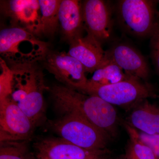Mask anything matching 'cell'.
<instances>
[{"label":"cell","mask_w":159,"mask_h":159,"mask_svg":"<svg viewBox=\"0 0 159 159\" xmlns=\"http://www.w3.org/2000/svg\"><path fill=\"white\" fill-rule=\"evenodd\" d=\"M93 74L82 92L88 89L114 84L131 77L125 74L116 64L106 57Z\"/></svg>","instance_id":"16"},{"label":"cell","mask_w":159,"mask_h":159,"mask_svg":"<svg viewBox=\"0 0 159 159\" xmlns=\"http://www.w3.org/2000/svg\"><path fill=\"white\" fill-rule=\"evenodd\" d=\"M0 159H33L27 141L0 142Z\"/></svg>","instance_id":"19"},{"label":"cell","mask_w":159,"mask_h":159,"mask_svg":"<svg viewBox=\"0 0 159 159\" xmlns=\"http://www.w3.org/2000/svg\"><path fill=\"white\" fill-rule=\"evenodd\" d=\"M48 91L54 108L61 116L77 114L110 136H116L118 116L113 105L97 96L84 93L62 84H54Z\"/></svg>","instance_id":"1"},{"label":"cell","mask_w":159,"mask_h":159,"mask_svg":"<svg viewBox=\"0 0 159 159\" xmlns=\"http://www.w3.org/2000/svg\"><path fill=\"white\" fill-rule=\"evenodd\" d=\"M85 30V35L81 34L70 43L67 53L82 64L86 73H93L105 59L106 51L101 43Z\"/></svg>","instance_id":"13"},{"label":"cell","mask_w":159,"mask_h":159,"mask_svg":"<svg viewBox=\"0 0 159 159\" xmlns=\"http://www.w3.org/2000/svg\"><path fill=\"white\" fill-rule=\"evenodd\" d=\"M44 67L66 86L82 92L88 79L82 64L64 52L49 51L42 60Z\"/></svg>","instance_id":"7"},{"label":"cell","mask_w":159,"mask_h":159,"mask_svg":"<svg viewBox=\"0 0 159 159\" xmlns=\"http://www.w3.org/2000/svg\"></svg>","instance_id":"24"},{"label":"cell","mask_w":159,"mask_h":159,"mask_svg":"<svg viewBox=\"0 0 159 159\" xmlns=\"http://www.w3.org/2000/svg\"><path fill=\"white\" fill-rule=\"evenodd\" d=\"M0 75V100L6 99L10 93L12 71L9 66L2 58H1Z\"/></svg>","instance_id":"20"},{"label":"cell","mask_w":159,"mask_h":159,"mask_svg":"<svg viewBox=\"0 0 159 159\" xmlns=\"http://www.w3.org/2000/svg\"><path fill=\"white\" fill-rule=\"evenodd\" d=\"M150 46L152 59L159 74V29L151 38Z\"/></svg>","instance_id":"22"},{"label":"cell","mask_w":159,"mask_h":159,"mask_svg":"<svg viewBox=\"0 0 159 159\" xmlns=\"http://www.w3.org/2000/svg\"><path fill=\"white\" fill-rule=\"evenodd\" d=\"M116 9L119 25L131 35L151 38L159 29L156 1L121 0Z\"/></svg>","instance_id":"4"},{"label":"cell","mask_w":159,"mask_h":159,"mask_svg":"<svg viewBox=\"0 0 159 159\" xmlns=\"http://www.w3.org/2000/svg\"><path fill=\"white\" fill-rule=\"evenodd\" d=\"M48 51L47 43L25 29L12 26L0 32V53L10 66L34 63Z\"/></svg>","instance_id":"3"},{"label":"cell","mask_w":159,"mask_h":159,"mask_svg":"<svg viewBox=\"0 0 159 159\" xmlns=\"http://www.w3.org/2000/svg\"><path fill=\"white\" fill-rule=\"evenodd\" d=\"M82 93L95 95L112 105L128 109L134 108L148 98L157 97L151 84L133 77L111 85L86 89Z\"/></svg>","instance_id":"6"},{"label":"cell","mask_w":159,"mask_h":159,"mask_svg":"<svg viewBox=\"0 0 159 159\" xmlns=\"http://www.w3.org/2000/svg\"><path fill=\"white\" fill-rule=\"evenodd\" d=\"M84 29L101 43L111 34L112 10L108 2L87 0L81 2Z\"/></svg>","instance_id":"11"},{"label":"cell","mask_w":159,"mask_h":159,"mask_svg":"<svg viewBox=\"0 0 159 159\" xmlns=\"http://www.w3.org/2000/svg\"><path fill=\"white\" fill-rule=\"evenodd\" d=\"M104 155H103L100 156L96 158L95 159H106L105 157H104Z\"/></svg>","instance_id":"23"},{"label":"cell","mask_w":159,"mask_h":159,"mask_svg":"<svg viewBox=\"0 0 159 159\" xmlns=\"http://www.w3.org/2000/svg\"><path fill=\"white\" fill-rule=\"evenodd\" d=\"M60 138L87 150H106L110 136L83 117L75 114L61 116L48 122Z\"/></svg>","instance_id":"5"},{"label":"cell","mask_w":159,"mask_h":159,"mask_svg":"<svg viewBox=\"0 0 159 159\" xmlns=\"http://www.w3.org/2000/svg\"><path fill=\"white\" fill-rule=\"evenodd\" d=\"M137 134L140 141L151 149L156 159H159V134H149L141 131H137Z\"/></svg>","instance_id":"21"},{"label":"cell","mask_w":159,"mask_h":159,"mask_svg":"<svg viewBox=\"0 0 159 159\" xmlns=\"http://www.w3.org/2000/svg\"><path fill=\"white\" fill-rule=\"evenodd\" d=\"M105 57L116 64L128 76L144 81L149 77L150 70L147 61L129 44L119 43L114 45L106 51Z\"/></svg>","instance_id":"12"},{"label":"cell","mask_w":159,"mask_h":159,"mask_svg":"<svg viewBox=\"0 0 159 159\" xmlns=\"http://www.w3.org/2000/svg\"><path fill=\"white\" fill-rule=\"evenodd\" d=\"M58 20L62 33L69 43L83 34L84 25L81 2L76 0H61Z\"/></svg>","instance_id":"14"},{"label":"cell","mask_w":159,"mask_h":159,"mask_svg":"<svg viewBox=\"0 0 159 159\" xmlns=\"http://www.w3.org/2000/svg\"><path fill=\"white\" fill-rule=\"evenodd\" d=\"M35 126L22 110L9 98L0 100V142L28 141Z\"/></svg>","instance_id":"8"},{"label":"cell","mask_w":159,"mask_h":159,"mask_svg":"<svg viewBox=\"0 0 159 159\" xmlns=\"http://www.w3.org/2000/svg\"><path fill=\"white\" fill-rule=\"evenodd\" d=\"M34 146L38 159H95L106 153L80 148L60 137L39 139Z\"/></svg>","instance_id":"9"},{"label":"cell","mask_w":159,"mask_h":159,"mask_svg":"<svg viewBox=\"0 0 159 159\" xmlns=\"http://www.w3.org/2000/svg\"><path fill=\"white\" fill-rule=\"evenodd\" d=\"M1 10L13 27L34 35L41 34V12L39 0H10L1 2Z\"/></svg>","instance_id":"10"},{"label":"cell","mask_w":159,"mask_h":159,"mask_svg":"<svg viewBox=\"0 0 159 159\" xmlns=\"http://www.w3.org/2000/svg\"><path fill=\"white\" fill-rule=\"evenodd\" d=\"M125 126L129 138L125 149V159H156L151 149L140 141L136 129L126 123Z\"/></svg>","instance_id":"18"},{"label":"cell","mask_w":159,"mask_h":159,"mask_svg":"<svg viewBox=\"0 0 159 159\" xmlns=\"http://www.w3.org/2000/svg\"><path fill=\"white\" fill-rule=\"evenodd\" d=\"M9 66L12 77L7 98L19 107L36 126L44 114L43 93L49 88L46 85L42 70L36 63Z\"/></svg>","instance_id":"2"},{"label":"cell","mask_w":159,"mask_h":159,"mask_svg":"<svg viewBox=\"0 0 159 159\" xmlns=\"http://www.w3.org/2000/svg\"><path fill=\"white\" fill-rule=\"evenodd\" d=\"M127 123L135 129L149 134H159V106L145 99L132 108Z\"/></svg>","instance_id":"15"},{"label":"cell","mask_w":159,"mask_h":159,"mask_svg":"<svg viewBox=\"0 0 159 159\" xmlns=\"http://www.w3.org/2000/svg\"><path fill=\"white\" fill-rule=\"evenodd\" d=\"M41 12V34L53 35L58 25V10L61 0H39Z\"/></svg>","instance_id":"17"}]
</instances>
